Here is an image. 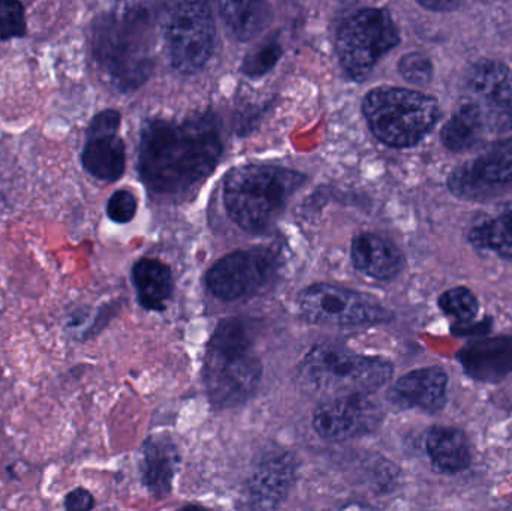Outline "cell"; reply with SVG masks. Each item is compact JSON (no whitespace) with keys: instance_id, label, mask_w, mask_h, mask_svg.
I'll use <instances>...</instances> for the list:
<instances>
[{"instance_id":"cell-1","label":"cell","mask_w":512,"mask_h":511,"mask_svg":"<svg viewBox=\"0 0 512 511\" xmlns=\"http://www.w3.org/2000/svg\"><path fill=\"white\" fill-rule=\"evenodd\" d=\"M221 153V132L210 116L183 122L147 120L141 129L138 167L153 192L180 194L206 179Z\"/></svg>"},{"instance_id":"cell-2","label":"cell","mask_w":512,"mask_h":511,"mask_svg":"<svg viewBox=\"0 0 512 511\" xmlns=\"http://www.w3.org/2000/svg\"><path fill=\"white\" fill-rule=\"evenodd\" d=\"M95 54L117 89L128 92L146 83L155 66L149 12L126 6L105 15L96 26Z\"/></svg>"},{"instance_id":"cell-3","label":"cell","mask_w":512,"mask_h":511,"mask_svg":"<svg viewBox=\"0 0 512 511\" xmlns=\"http://www.w3.org/2000/svg\"><path fill=\"white\" fill-rule=\"evenodd\" d=\"M393 377V366L379 357L358 356L336 345H318L298 366L303 392L331 399L369 396Z\"/></svg>"},{"instance_id":"cell-4","label":"cell","mask_w":512,"mask_h":511,"mask_svg":"<svg viewBox=\"0 0 512 511\" xmlns=\"http://www.w3.org/2000/svg\"><path fill=\"white\" fill-rule=\"evenodd\" d=\"M304 180L303 174L288 168L245 165L225 180V206L243 230L262 233L276 224Z\"/></svg>"},{"instance_id":"cell-5","label":"cell","mask_w":512,"mask_h":511,"mask_svg":"<svg viewBox=\"0 0 512 511\" xmlns=\"http://www.w3.org/2000/svg\"><path fill=\"white\" fill-rule=\"evenodd\" d=\"M261 377L262 365L245 324L236 318L222 321L210 339L204 366L210 401L222 408L242 404L254 395Z\"/></svg>"},{"instance_id":"cell-6","label":"cell","mask_w":512,"mask_h":511,"mask_svg":"<svg viewBox=\"0 0 512 511\" xmlns=\"http://www.w3.org/2000/svg\"><path fill=\"white\" fill-rule=\"evenodd\" d=\"M364 116L376 138L391 147L420 143L439 119L432 96L399 87H378L367 93Z\"/></svg>"},{"instance_id":"cell-7","label":"cell","mask_w":512,"mask_h":511,"mask_svg":"<svg viewBox=\"0 0 512 511\" xmlns=\"http://www.w3.org/2000/svg\"><path fill=\"white\" fill-rule=\"evenodd\" d=\"M162 35L171 65L183 74L200 71L215 48L216 27L203 2H176L162 11Z\"/></svg>"},{"instance_id":"cell-8","label":"cell","mask_w":512,"mask_h":511,"mask_svg":"<svg viewBox=\"0 0 512 511\" xmlns=\"http://www.w3.org/2000/svg\"><path fill=\"white\" fill-rule=\"evenodd\" d=\"M399 41L391 15L385 9L366 8L343 21L337 35V53L345 71L355 80H364Z\"/></svg>"},{"instance_id":"cell-9","label":"cell","mask_w":512,"mask_h":511,"mask_svg":"<svg viewBox=\"0 0 512 511\" xmlns=\"http://www.w3.org/2000/svg\"><path fill=\"white\" fill-rule=\"evenodd\" d=\"M303 317L321 326H364L390 318L372 297L328 284H316L300 296Z\"/></svg>"},{"instance_id":"cell-10","label":"cell","mask_w":512,"mask_h":511,"mask_svg":"<svg viewBox=\"0 0 512 511\" xmlns=\"http://www.w3.org/2000/svg\"><path fill=\"white\" fill-rule=\"evenodd\" d=\"M468 99L484 114L490 132L512 129L511 69L498 60H481L466 75Z\"/></svg>"},{"instance_id":"cell-11","label":"cell","mask_w":512,"mask_h":511,"mask_svg":"<svg viewBox=\"0 0 512 511\" xmlns=\"http://www.w3.org/2000/svg\"><path fill=\"white\" fill-rule=\"evenodd\" d=\"M274 272L276 260L267 251L233 252L210 269L207 284L219 299L237 300L268 284Z\"/></svg>"},{"instance_id":"cell-12","label":"cell","mask_w":512,"mask_h":511,"mask_svg":"<svg viewBox=\"0 0 512 511\" xmlns=\"http://www.w3.org/2000/svg\"><path fill=\"white\" fill-rule=\"evenodd\" d=\"M453 194L483 198L512 183V140L487 147L477 158L457 168L450 177Z\"/></svg>"},{"instance_id":"cell-13","label":"cell","mask_w":512,"mask_h":511,"mask_svg":"<svg viewBox=\"0 0 512 511\" xmlns=\"http://www.w3.org/2000/svg\"><path fill=\"white\" fill-rule=\"evenodd\" d=\"M381 419L378 407L367 396L325 401L316 408L313 429L328 441H346L369 434Z\"/></svg>"},{"instance_id":"cell-14","label":"cell","mask_w":512,"mask_h":511,"mask_svg":"<svg viewBox=\"0 0 512 511\" xmlns=\"http://www.w3.org/2000/svg\"><path fill=\"white\" fill-rule=\"evenodd\" d=\"M469 377L484 383L504 380L512 372V336L472 342L459 354Z\"/></svg>"},{"instance_id":"cell-15","label":"cell","mask_w":512,"mask_h":511,"mask_svg":"<svg viewBox=\"0 0 512 511\" xmlns=\"http://www.w3.org/2000/svg\"><path fill=\"white\" fill-rule=\"evenodd\" d=\"M448 377L441 368H424L403 375L393 387L391 398L403 407L441 410L447 395Z\"/></svg>"},{"instance_id":"cell-16","label":"cell","mask_w":512,"mask_h":511,"mask_svg":"<svg viewBox=\"0 0 512 511\" xmlns=\"http://www.w3.org/2000/svg\"><path fill=\"white\" fill-rule=\"evenodd\" d=\"M295 464L289 455H276L258 465L251 482L249 497L256 510L276 509L294 483Z\"/></svg>"},{"instance_id":"cell-17","label":"cell","mask_w":512,"mask_h":511,"mask_svg":"<svg viewBox=\"0 0 512 511\" xmlns=\"http://www.w3.org/2000/svg\"><path fill=\"white\" fill-rule=\"evenodd\" d=\"M81 161L96 179L114 182L125 171V144L117 132L87 131V143Z\"/></svg>"},{"instance_id":"cell-18","label":"cell","mask_w":512,"mask_h":511,"mask_svg":"<svg viewBox=\"0 0 512 511\" xmlns=\"http://www.w3.org/2000/svg\"><path fill=\"white\" fill-rule=\"evenodd\" d=\"M352 263L360 272L376 279H391L402 270L403 258L393 243L372 233L355 237L351 246Z\"/></svg>"},{"instance_id":"cell-19","label":"cell","mask_w":512,"mask_h":511,"mask_svg":"<svg viewBox=\"0 0 512 511\" xmlns=\"http://www.w3.org/2000/svg\"><path fill=\"white\" fill-rule=\"evenodd\" d=\"M177 462H179V456H177L176 447L170 441L165 438H156L147 443L141 473H143L144 485L156 497L162 498L170 494Z\"/></svg>"},{"instance_id":"cell-20","label":"cell","mask_w":512,"mask_h":511,"mask_svg":"<svg viewBox=\"0 0 512 511\" xmlns=\"http://www.w3.org/2000/svg\"><path fill=\"white\" fill-rule=\"evenodd\" d=\"M134 282L141 305L150 311H162L173 294L170 267L152 258H143L134 267Z\"/></svg>"},{"instance_id":"cell-21","label":"cell","mask_w":512,"mask_h":511,"mask_svg":"<svg viewBox=\"0 0 512 511\" xmlns=\"http://www.w3.org/2000/svg\"><path fill=\"white\" fill-rule=\"evenodd\" d=\"M427 452L444 473H459L471 464L468 438L456 428H433L427 438Z\"/></svg>"},{"instance_id":"cell-22","label":"cell","mask_w":512,"mask_h":511,"mask_svg":"<svg viewBox=\"0 0 512 511\" xmlns=\"http://www.w3.org/2000/svg\"><path fill=\"white\" fill-rule=\"evenodd\" d=\"M489 131L480 108L466 101L448 120L447 125L442 129L441 138L447 149L463 152L480 144Z\"/></svg>"},{"instance_id":"cell-23","label":"cell","mask_w":512,"mask_h":511,"mask_svg":"<svg viewBox=\"0 0 512 511\" xmlns=\"http://www.w3.org/2000/svg\"><path fill=\"white\" fill-rule=\"evenodd\" d=\"M472 245L512 258V201L483 216L469 231Z\"/></svg>"},{"instance_id":"cell-24","label":"cell","mask_w":512,"mask_h":511,"mask_svg":"<svg viewBox=\"0 0 512 511\" xmlns=\"http://www.w3.org/2000/svg\"><path fill=\"white\" fill-rule=\"evenodd\" d=\"M219 9L228 32L239 41H251L271 21V9L265 2H222Z\"/></svg>"},{"instance_id":"cell-25","label":"cell","mask_w":512,"mask_h":511,"mask_svg":"<svg viewBox=\"0 0 512 511\" xmlns=\"http://www.w3.org/2000/svg\"><path fill=\"white\" fill-rule=\"evenodd\" d=\"M439 306L445 314L453 317L457 323L466 324L474 320L478 314L477 297L468 288H453L442 294Z\"/></svg>"},{"instance_id":"cell-26","label":"cell","mask_w":512,"mask_h":511,"mask_svg":"<svg viewBox=\"0 0 512 511\" xmlns=\"http://www.w3.org/2000/svg\"><path fill=\"white\" fill-rule=\"evenodd\" d=\"M280 56H282V47L276 41H265L246 56L243 72L251 78L262 77L274 68Z\"/></svg>"},{"instance_id":"cell-27","label":"cell","mask_w":512,"mask_h":511,"mask_svg":"<svg viewBox=\"0 0 512 511\" xmlns=\"http://www.w3.org/2000/svg\"><path fill=\"white\" fill-rule=\"evenodd\" d=\"M26 33L24 8L18 2L0 0V39L18 38Z\"/></svg>"},{"instance_id":"cell-28","label":"cell","mask_w":512,"mask_h":511,"mask_svg":"<svg viewBox=\"0 0 512 511\" xmlns=\"http://www.w3.org/2000/svg\"><path fill=\"white\" fill-rule=\"evenodd\" d=\"M399 72L406 81L427 84L433 77L432 60L423 53H409L402 57Z\"/></svg>"},{"instance_id":"cell-29","label":"cell","mask_w":512,"mask_h":511,"mask_svg":"<svg viewBox=\"0 0 512 511\" xmlns=\"http://www.w3.org/2000/svg\"><path fill=\"white\" fill-rule=\"evenodd\" d=\"M107 213L111 221L126 224L137 213V198L129 191H117L108 200Z\"/></svg>"},{"instance_id":"cell-30","label":"cell","mask_w":512,"mask_h":511,"mask_svg":"<svg viewBox=\"0 0 512 511\" xmlns=\"http://www.w3.org/2000/svg\"><path fill=\"white\" fill-rule=\"evenodd\" d=\"M93 507H95V498L87 489L77 488L66 495V511H92Z\"/></svg>"},{"instance_id":"cell-31","label":"cell","mask_w":512,"mask_h":511,"mask_svg":"<svg viewBox=\"0 0 512 511\" xmlns=\"http://www.w3.org/2000/svg\"><path fill=\"white\" fill-rule=\"evenodd\" d=\"M418 3L423 8L432 9V11H451L459 6V3L451 2V0H420Z\"/></svg>"},{"instance_id":"cell-32","label":"cell","mask_w":512,"mask_h":511,"mask_svg":"<svg viewBox=\"0 0 512 511\" xmlns=\"http://www.w3.org/2000/svg\"><path fill=\"white\" fill-rule=\"evenodd\" d=\"M179 511H209V510L203 509V507H198V506H186V507H183V509H180Z\"/></svg>"}]
</instances>
